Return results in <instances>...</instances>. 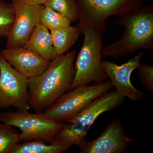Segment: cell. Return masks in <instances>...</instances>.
I'll return each instance as SVG.
<instances>
[{
	"instance_id": "cell-1",
	"label": "cell",
	"mask_w": 153,
	"mask_h": 153,
	"mask_svg": "<svg viewBox=\"0 0 153 153\" xmlns=\"http://www.w3.org/2000/svg\"><path fill=\"white\" fill-rule=\"evenodd\" d=\"M75 50L57 56L42 74L28 78L30 107L43 111L69 91L75 76Z\"/></svg>"
},
{
	"instance_id": "cell-2",
	"label": "cell",
	"mask_w": 153,
	"mask_h": 153,
	"mask_svg": "<svg viewBox=\"0 0 153 153\" xmlns=\"http://www.w3.org/2000/svg\"><path fill=\"white\" fill-rule=\"evenodd\" d=\"M115 24L123 28V33L117 41L103 47L102 58H121L140 49L153 51V5L117 17Z\"/></svg>"
},
{
	"instance_id": "cell-3",
	"label": "cell",
	"mask_w": 153,
	"mask_h": 153,
	"mask_svg": "<svg viewBox=\"0 0 153 153\" xmlns=\"http://www.w3.org/2000/svg\"><path fill=\"white\" fill-rule=\"evenodd\" d=\"M125 98L116 90L108 91L94 100L74 117L64 122L54 140L79 146L86 140L88 131L99 116L117 108Z\"/></svg>"
},
{
	"instance_id": "cell-4",
	"label": "cell",
	"mask_w": 153,
	"mask_h": 153,
	"mask_svg": "<svg viewBox=\"0 0 153 153\" xmlns=\"http://www.w3.org/2000/svg\"><path fill=\"white\" fill-rule=\"evenodd\" d=\"M81 33L84 39L76 58L75 76L69 91L91 82L100 83L107 79L102 65V33L93 28H87Z\"/></svg>"
},
{
	"instance_id": "cell-5",
	"label": "cell",
	"mask_w": 153,
	"mask_h": 153,
	"mask_svg": "<svg viewBox=\"0 0 153 153\" xmlns=\"http://www.w3.org/2000/svg\"><path fill=\"white\" fill-rule=\"evenodd\" d=\"M81 33L91 28L104 33L110 17L122 16L143 6L146 0H76Z\"/></svg>"
},
{
	"instance_id": "cell-6",
	"label": "cell",
	"mask_w": 153,
	"mask_h": 153,
	"mask_svg": "<svg viewBox=\"0 0 153 153\" xmlns=\"http://www.w3.org/2000/svg\"><path fill=\"white\" fill-rule=\"evenodd\" d=\"M0 123L20 129L21 141L36 140L51 143L64 122L55 120L44 111L31 113L28 110H18L1 113Z\"/></svg>"
},
{
	"instance_id": "cell-7",
	"label": "cell",
	"mask_w": 153,
	"mask_h": 153,
	"mask_svg": "<svg viewBox=\"0 0 153 153\" xmlns=\"http://www.w3.org/2000/svg\"><path fill=\"white\" fill-rule=\"evenodd\" d=\"M112 87L109 80L93 85L78 86L64 94L44 112L55 120L65 122L81 112Z\"/></svg>"
},
{
	"instance_id": "cell-8",
	"label": "cell",
	"mask_w": 153,
	"mask_h": 153,
	"mask_svg": "<svg viewBox=\"0 0 153 153\" xmlns=\"http://www.w3.org/2000/svg\"><path fill=\"white\" fill-rule=\"evenodd\" d=\"M28 78L15 69L0 52V109L13 107L29 110Z\"/></svg>"
},
{
	"instance_id": "cell-9",
	"label": "cell",
	"mask_w": 153,
	"mask_h": 153,
	"mask_svg": "<svg viewBox=\"0 0 153 153\" xmlns=\"http://www.w3.org/2000/svg\"><path fill=\"white\" fill-rule=\"evenodd\" d=\"M12 3L15 9V19L7 37L6 48L25 46L40 24V14L44 6L32 4L22 0H12Z\"/></svg>"
},
{
	"instance_id": "cell-10",
	"label": "cell",
	"mask_w": 153,
	"mask_h": 153,
	"mask_svg": "<svg viewBox=\"0 0 153 153\" xmlns=\"http://www.w3.org/2000/svg\"><path fill=\"white\" fill-rule=\"evenodd\" d=\"M143 55V52H140L121 65L108 60H102L105 73L112 86L115 88L117 92L133 101H139L144 96L143 92L134 87L131 82L132 73L141 63V59Z\"/></svg>"
},
{
	"instance_id": "cell-11",
	"label": "cell",
	"mask_w": 153,
	"mask_h": 153,
	"mask_svg": "<svg viewBox=\"0 0 153 153\" xmlns=\"http://www.w3.org/2000/svg\"><path fill=\"white\" fill-rule=\"evenodd\" d=\"M133 140L127 135L117 118L111 120L100 136L79 146L81 153H123Z\"/></svg>"
},
{
	"instance_id": "cell-12",
	"label": "cell",
	"mask_w": 153,
	"mask_h": 153,
	"mask_svg": "<svg viewBox=\"0 0 153 153\" xmlns=\"http://www.w3.org/2000/svg\"><path fill=\"white\" fill-rule=\"evenodd\" d=\"M1 53L10 65L27 78L42 74L51 62L25 47L6 48Z\"/></svg>"
},
{
	"instance_id": "cell-13",
	"label": "cell",
	"mask_w": 153,
	"mask_h": 153,
	"mask_svg": "<svg viewBox=\"0 0 153 153\" xmlns=\"http://www.w3.org/2000/svg\"><path fill=\"white\" fill-rule=\"evenodd\" d=\"M51 61L57 57L50 31L41 24L36 27L24 46Z\"/></svg>"
},
{
	"instance_id": "cell-14",
	"label": "cell",
	"mask_w": 153,
	"mask_h": 153,
	"mask_svg": "<svg viewBox=\"0 0 153 153\" xmlns=\"http://www.w3.org/2000/svg\"><path fill=\"white\" fill-rule=\"evenodd\" d=\"M50 32L57 57L68 51L75 44L81 33L77 26L71 25Z\"/></svg>"
},
{
	"instance_id": "cell-15",
	"label": "cell",
	"mask_w": 153,
	"mask_h": 153,
	"mask_svg": "<svg viewBox=\"0 0 153 153\" xmlns=\"http://www.w3.org/2000/svg\"><path fill=\"white\" fill-rule=\"evenodd\" d=\"M71 146L55 141L47 143L34 140L20 143L13 153H61L67 151Z\"/></svg>"
},
{
	"instance_id": "cell-16",
	"label": "cell",
	"mask_w": 153,
	"mask_h": 153,
	"mask_svg": "<svg viewBox=\"0 0 153 153\" xmlns=\"http://www.w3.org/2000/svg\"><path fill=\"white\" fill-rule=\"evenodd\" d=\"M40 22L50 31L67 27L71 25V22L60 13L44 6L40 14Z\"/></svg>"
},
{
	"instance_id": "cell-17",
	"label": "cell",
	"mask_w": 153,
	"mask_h": 153,
	"mask_svg": "<svg viewBox=\"0 0 153 153\" xmlns=\"http://www.w3.org/2000/svg\"><path fill=\"white\" fill-rule=\"evenodd\" d=\"M21 142L13 126L0 123V153H13Z\"/></svg>"
},
{
	"instance_id": "cell-18",
	"label": "cell",
	"mask_w": 153,
	"mask_h": 153,
	"mask_svg": "<svg viewBox=\"0 0 153 153\" xmlns=\"http://www.w3.org/2000/svg\"><path fill=\"white\" fill-rule=\"evenodd\" d=\"M44 6L62 14L71 22H78L79 15L76 0H48Z\"/></svg>"
},
{
	"instance_id": "cell-19",
	"label": "cell",
	"mask_w": 153,
	"mask_h": 153,
	"mask_svg": "<svg viewBox=\"0 0 153 153\" xmlns=\"http://www.w3.org/2000/svg\"><path fill=\"white\" fill-rule=\"evenodd\" d=\"M15 11L13 3L0 0V37H7L14 22Z\"/></svg>"
},
{
	"instance_id": "cell-20",
	"label": "cell",
	"mask_w": 153,
	"mask_h": 153,
	"mask_svg": "<svg viewBox=\"0 0 153 153\" xmlns=\"http://www.w3.org/2000/svg\"><path fill=\"white\" fill-rule=\"evenodd\" d=\"M140 83L143 87L153 93V66L141 63L137 68Z\"/></svg>"
},
{
	"instance_id": "cell-21",
	"label": "cell",
	"mask_w": 153,
	"mask_h": 153,
	"mask_svg": "<svg viewBox=\"0 0 153 153\" xmlns=\"http://www.w3.org/2000/svg\"><path fill=\"white\" fill-rule=\"evenodd\" d=\"M22 1L32 4L44 6L48 0H22Z\"/></svg>"
}]
</instances>
